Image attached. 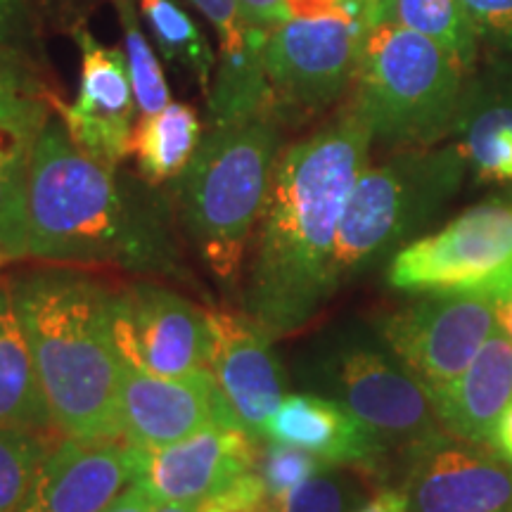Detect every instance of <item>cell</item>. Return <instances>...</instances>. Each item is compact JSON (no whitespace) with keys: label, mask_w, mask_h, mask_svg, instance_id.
Segmentation results:
<instances>
[{"label":"cell","mask_w":512,"mask_h":512,"mask_svg":"<svg viewBox=\"0 0 512 512\" xmlns=\"http://www.w3.org/2000/svg\"><path fill=\"white\" fill-rule=\"evenodd\" d=\"M373 133L349 102L280 152L245 285V311L275 337L316 316L332 290V259L349 195L370 164Z\"/></svg>","instance_id":"cell-1"},{"label":"cell","mask_w":512,"mask_h":512,"mask_svg":"<svg viewBox=\"0 0 512 512\" xmlns=\"http://www.w3.org/2000/svg\"><path fill=\"white\" fill-rule=\"evenodd\" d=\"M50 413L62 437H121V363L112 335V290L72 266L22 275L10 285Z\"/></svg>","instance_id":"cell-2"},{"label":"cell","mask_w":512,"mask_h":512,"mask_svg":"<svg viewBox=\"0 0 512 512\" xmlns=\"http://www.w3.org/2000/svg\"><path fill=\"white\" fill-rule=\"evenodd\" d=\"M27 190L31 259L72 268H171V247L155 211L128 200L117 169L81 152L57 114L31 147Z\"/></svg>","instance_id":"cell-3"},{"label":"cell","mask_w":512,"mask_h":512,"mask_svg":"<svg viewBox=\"0 0 512 512\" xmlns=\"http://www.w3.org/2000/svg\"><path fill=\"white\" fill-rule=\"evenodd\" d=\"M278 159L280 121L252 117L209 126L181 174L185 228L221 283L233 285L240 278Z\"/></svg>","instance_id":"cell-4"},{"label":"cell","mask_w":512,"mask_h":512,"mask_svg":"<svg viewBox=\"0 0 512 512\" xmlns=\"http://www.w3.org/2000/svg\"><path fill=\"white\" fill-rule=\"evenodd\" d=\"M467 76L427 36L380 19L363 38L351 102L380 145L432 147L451 136Z\"/></svg>","instance_id":"cell-5"},{"label":"cell","mask_w":512,"mask_h":512,"mask_svg":"<svg viewBox=\"0 0 512 512\" xmlns=\"http://www.w3.org/2000/svg\"><path fill=\"white\" fill-rule=\"evenodd\" d=\"M465 171L467 162L456 143L396 150L384 162L368 164L339 223L332 290L354 283L420 238L456 197Z\"/></svg>","instance_id":"cell-6"},{"label":"cell","mask_w":512,"mask_h":512,"mask_svg":"<svg viewBox=\"0 0 512 512\" xmlns=\"http://www.w3.org/2000/svg\"><path fill=\"white\" fill-rule=\"evenodd\" d=\"M299 375L311 392L349 408L389 451L403 453L441 430L430 392L382 337L363 328H339L313 342Z\"/></svg>","instance_id":"cell-7"},{"label":"cell","mask_w":512,"mask_h":512,"mask_svg":"<svg viewBox=\"0 0 512 512\" xmlns=\"http://www.w3.org/2000/svg\"><path fill=\"white\" fill-rule=\"evenodd\" d=\"M512 275V183L401 247L387 283L406 294H489Z\"/></svg>","instance_id":"cell-8"},{"label":"cell","mask_w":512,"mask_h":512,"mask_svg":"<svg viewBox=\"0 0 512 512\" xmlns=\"http://www.w3.org/2000/svg\"><path fill=\"white\" fill-rule=\"evenodd\" d=\"M370 24L368 0H347L332 15L290 17L271 31L264 60L278 121L325 112L354 86Z\"/></svg>","instance_id":"cell-9"},{"label":"cell","mask_w":512,"mask_h":512,"mask_svg":"<svg viewBox=\"0 0 512 512\" xmlns=\"http://www.w3.org/2000/svg\"><path fill=\"white\" fill-rule=\"evenodd\" d=\"M496 325L489 294H422L382 318L380 337L432 394L475 361Z\"/></svg>","instance_id":"cell-10"},{"label":"cell","mask_w":512,"mask_h":512,"mask_svg":"<svg viewBox=\"0 0 512 512\" xmlns=\"http://www.w3.org/2000/svg\"><path fill=\"white\" fill-rule=\"evenodd\" d=\"M112 335L121 363L176 377L209 368V313L157 283L112 290Z\"/></svg>","instance_id":"cell-11"},{"label":"cell","mask_w":512,"mask_h":512,"mask_svg":"<svg viewBox=\"0 0 512 512\" xmlns=\"http://www.w3.org/2000/svg\"><path fill=\"white\" fill-rule=\"evenodd\" d=\"M411 512H512V463L494 444L432 432L403 451Z\"/></svg>","instance_id":"cell-12"},{"label":"cell","mask_w":512,"mask_h":512,"mask_svg":"<svg viewBox=\"0 0 512 512\" xmlns=\"http://www.w3.org/2000/svg\"><path fill=\"white\" fill-rule=\"evenodd\" d=\"M221 427L242 430L214 370L162 377L124 366L121 377V437L140 448H159Z\"/></svg>","instance_id":"cell-13"},{"label":"cell","mask_w":512,"mask_h":512,"mask_svg":"<svg viewBox=\"0 0 512 512\" xmlns=\"http://www.w3.org/2000/svg\"><path fill=\"white\" fill-rule=\"evenodd\" d=\"M72 36L81 53L79 93L72 105L55 98L53 110L81 152L117 169L131 155L136 110L126 55L102 46L86 24L74 27Z\"/></svg>","instance_id":"cell-14"},{"label":"cell","mask_w":512,"mask_h":512,"mask_svg":"<svg viewBox=\"0 0 512 512\" xmlns=\"http://www.w3.org/2000/svg\"><path fill=\"white\" fill-rule=\"evenodd\" d=\"M145 470V448L126 439L60 437L17 512H100Z\"/></svg>","instance_id":"cell-15"},{"label":"cell","mask_w":512,"mask_h":512,"mask_svg":"<svg viewBox=\"0 0 512 512\" xmlns=\"http://www.w3.org/2000/svg\"><path fill=\"white\" fill-rule=\"evenodd\" d=\"M211 363L216 380L242 422L264 441L266 422L285 399V375L273 351V332L247 311H209Z\"/></svg>","instance_id":"cell-16"},{"label":"cell","mask_w":512,"mask_h":512,"mask_svg":"<svg viewBox=\"0 0 512 512\" xmlns=\"http://www.w3.org/2000/svg\"><path fill=\"white\" fill-rule=\"evenodd\" d=\"M259 453V441L245 430L211 427L176 444L145 448L140 482L157 501L202 503L226 489L235 477L254 470Z\"/></svg>","instance_id":"cell-17"},{"label":"cell","mask_w":512,"mask_h":512,"mask_svg":"<svg viewBox=\"0 0 512 512\" xmlns=\"http://www.w3.org/2000/svg\"><path fill=\"white\" fill-rule=\"evenodd\" d=\"M451 138L479 183H512V55L467 76Z\"/></svg>","instance_id":"cell-18"},{"label":"cell","mask_w":512,"mask_h":512,"mask_svg":"<svg viewBox=\"0 0 512 512\" xmlns=\"http://www.w3.org/2000/svg\"><path fill=\"white\" fill-rule=\"evenodd\" d=\"M264 439L306 448L332 467L380 472L389 448L349 408L316 392L287 394L268 418Z\"/></svg>","instance_id":"cell-19"},{"label":"cell","mask_w":512,"mask_h":512,"mask_svg":"<svg viewBox=\"0 0 512 512\" xmlns=\"http://www.w3.org/2000/svg\"><path fill=\"white\" fill-rule=\"evenodd\" d=\"M446 432L494 444V432L512 403V339L496 325L475 361L446 387L430 394Z\"/></svg>","instance_id":"cell-20"},{"label":"cell","mask_w":512,"mask_h":512,"mask_svg":"<svg viewBox=\"0 0 512 512\" xmlns=\"http://www.w3.org/2000/svg\"><path fill=\"white\" fill-rule=\"evenodd\" d=\"M266 41V34L245 29V43L240 48L221 50L207 91L209 126L275 117V100L264 60Z\"/></svg>","instance_id":"cell-21"},{"label":"cell","mask_w":512,"mask_h":512,"mask_svg":"<svg viewBox=\"0 0 512 512\" xmlns=\"http://www.w3.org/2000/svg\"><path fill=\"white\" fill-rule=\"evenodd\" d=\"M0 427L60 434L12 299L0 316Z\"/></svg>","instance_id":"cell-22"},{"label":"cell","mask_w":512,"mask_h":512,"mask_svg":"<svg viewBox=\"0 0 512 512\" xmlns=\"http://www.w3.org/2000/svg\"><path fill=\"white\" fill-rule=\"evenodd\" d=\"M202 136L200 114L185 102H169L164 110L140 117L131 136L140 176L150 185L181 178Z\"/></svg>","instance_id":"cell-23"},{"label":"cell","mask_w":512,"mask_h":512,"mask_svg":"<svg viewBox=\"0 0 512 512\" xmlns=\"http://www.w3.org/2000/svg\"><path fill=\"white\" fill-rule=\"evenodd\" d=\"M55 98L29 50L0 43V138L34 145L38 131L55 114Z\"/></svg>","instance_id":"cell-24"},{"label":"cell","mask_w":512,"mask_h":512,"mask_svg":"<svg viewBox=\"0 0 512 512\" xmlns=\"http://www.w3.org/2000/svg\"><path fill=\"white\" fill-rule=\"evenodd\" d=\"M384 17L427 36L456 57L467 74L475 72L482 46L463 0H384Z\"/></svg>","instance_id":"cell-25"},{"label":"cell","mask_w":512,"mask_h":512,"mask_svg":"<svg viewBox=\"0 0 512 512\" xmlns=\"http://www.w3.org/2000/svg\"><path fill=\"white\" fill-rule=\"evenodd\" d=\"M136 5L140 15L145 17L159 53L178 69L188 72L207 93L216 57L204 31L192 22L178 0H136Z\"/></svg>","instance_id":"cell-26"},{"label":"cell","mask_w":512,"mask_h":512,"mask_svg":"<svg viewBox=\"0 0 512 512\" xmlns=\"http://www.w3.org/2000/svg\"><path fill=\"white\" fill-rule=\"evenodd\" d=\"M34 145L0 138V254L29 256V155Z\"/></svg>","instance_id":"cell-27"},{"label":"cell","mask_w":512,"mask_h":512,"mask_svg":"<svg viewBox=\"0 0 512 512\" xmlns=\"http://www.w3.org/2000/svg\"><path fill=\"white\" fill-rule=\"evenodd\" d=\"M117 10L121 36H124V55L131 74L133 95L140 117L164 110L171 102L169 83H166L164 69L157 60L155 48L147 41L145 29L140 27V12L136 0H112Z\"/></svg>","instance_id":"cell-28"},{"label":"cell","mask_w":512,"mask_h":512,"mask_svg":"<svg viewBox=\"0 0 512 512\" xmlns=\"http://www.w3.org/2000/svg\"><path fill=\"white\" fill-rule=\"evenodd\" d=\"M62 434L0 427V512H17Z\"/></svg>","instance_id":"cell-29"},{"label":"cell","mask_w":512,"mask_h":512,"mask_svg":"<svg viewBox=\"0 0 512 512\" xmlns=\"http://www.w3.org/2000/svg\"><path fill=\"white\" fill-rule=\"evenodd\" d=\"M330 467L332 465L325 463L323 458L313 456L306 448L280 444V441H268V446L259 453V460H256V472L264 479L273 501H280L292 489H297L299 484L309 482L311 477L330 470Z\"/></svg>","instance_id":"cell-30"},{"label":"cell","mask_w":512,"mask_h":512,"mask_svg":"<svg viewBox=\"0 0 512 512\" xmlns=\"http://www.w3.org/2000/svg\"><path fill=\"white\" fill-rule=\"evenodd\" d=\"M351 486L347 479L332 475L330 470L299 484L285 498H280L283 512H349Z\"/></svg>","instance_id":"cell-31"},{"label":"cell","mask_w":512,"mask_h":512,"mask_svg":"<svg viewBox=\"0 0 512 512\" xmlns=\"http://www.w3.org/2000/svg\"><path fill=\"white\" fill-rule=\"evenodd\" d=\"M479 46L512 55V0H463Z\"/></svg>","instance_id":"cell-32"},{"label":"cell","mask_w":512,"mask_h":512,"mask_svg":"<svg viewBox=\"0 0 512 512\" xmlns=\"http://www.w3.org/2000/svg\"><path fill=\"white\" fill-rule=\"evenodd\" d=\"M197 12L216 29L221 50H235L245 43V24H242L238 0H188Z\"/></svg>","instance_id":"cell-33"},{"label":"cell","mask_w":512,"mask_h":512,"mask_svg":"<svg viewBox=\"0 0 512 512\" xmlns=\"http://www.w3.org/2000/svg\"><path fill=\"white\" fill-rule=\"evenodd\" d=\"M34 0H0V43L29 50L34 43Z\"/></svg>","instance_id":"cell-34"},{"label":"cell","mask_w":512,"mask_h":512,"mask_svg":"<svg viewBox=\"0 0 512 512\" xmlns=\"http://www.w3.org/2000/svg\"><path fill=\"white\" fill-rule=\"evenodd\" d=\"M238 8L245 29L266 36H271L273 29L290 19L285 0H238Z\"/></svg>","instance_id":"cell-35"},{"label":"cell","mask_w":512,"mask_h":512,"mask_svg":"<svg viewBox=\"0 0 512 512\" xmlns=\"http://www.w3.org/2000/svg\"><path fill=\"white\" fill-rule=\"evenodd\" d=\"M157 498L143 482H133L100 512H155Z\"/></svg>","instance_id":"cell-36"},{"label":"cell","mask_w":512,"mask_h":512,"mask_svg":"<svg viewBox=\"0 0 512 512\" xmlns=\"http://www.w3.org/2000/svg\"><path fill=\"white\" fill-rule=\"evenodd\" d=\"M36 3V0H34ZM38 3L46 8L50 15H53L57 22H62L64 27L72 31L74 27H79L83 24V17H86V12L93 8L98 0H38Z\"/></svg>","instance_id":"cell-37"},{"label":"cell","mask_w":512,"mask_h":512,"mask_svg":"<svg viewBox=\"0 0 512 512\" xmlns=\"http://www.w3.org/2000/svg\"><path fill=\"white\" fill-rule=\"evenodd\" d=\"M351 512H411V503H408V494L403 489H382L361 508Z\"/></svg>","instance_id":"cell-38"},{"label":"cell","mask_w":512,"mask_h":512,"mask_svg":"<svg viewBox=\"0 0 512 512\" xmlns=\"http://www.w3.org/2000/svg\"><path fill=\"white\" fill-rule=\"evenodd\" d=\"M344 3H347V0H285L287 12H290L292 19L332 15V12L342 10Z\"/></svg>","instance_id":"cell-39"},{"label":"cell","mask_w":512,"mask_h":512,"mask_svg":"<svg viewBox=\"0 0 512 512\" xmlns=\"http://www.w3.org/2000/svg\"><path fill=\"white\" fill-rule=\"evenodd\" d=\"M494 302H496L498 325H501L512 339V275L501 287H498L494 294Z\"/></svg>","instance_id":"cell-40"},{"label":"cell","mask_w":512,"mask_h":512,"mask_svg":"<svg viewBox=\"0 0 512 512\" xmlns=\"http://www.w3.org/2000/svg\"><path fill=\"white\" fill-rule=\"evenodd\" d=\"M494 446L512 463V403L505 408L501 420H498L494 432Z\"/></svg>","instance_id":"cell-41"},{"label":"cell","mask_w":512,"mask_h":512,"mask_svg":"<svg viewBox=\"0 0 512 512\" xmlns=\"http://www.w3.org/2000/svg\"><path fill=\"white\" fill-rule=\"evenodd\" d=\"M155 512H204L200 503H171V501H157Z\"/></svg>","instance_id":"cell-42"},{"label":"cell","mask_w":512,"mask_h":512,"mask_svg":"<svg viewBox=\"0 0 512 512\" xmlns=\"http://www.w3.org/2000/svg\"><path fill=\"white\" fill-rule=\"evenodd\" d=\"M10 304V285H5L3 280H0V316H3L5 306Z\"/></svg>","instance_id":"cell-43"},{"label":"cell","mask_w":512,"mask_h":512,"mask_svg":"<svg viewBox=\"0 0 512 512\" xmlns=\"http://www.w3.org/2000/svg\"><path fill=\"white\" fill-rule=\"evenodd\" d=\"M254 512H283V510H280L278 501H268L266 505H261V508L254 510Z\"/></svg>","instance_id":"cell-44"},{"label":"cell","mask_w":512,"mask_h":512,"mask_svg":"<svg viewBox=\"0 0 512 512\" xmlns=\"http://www.w3.org/2000/svg\"><path fill=\"white\" fill-rule=\"evenodd\" d=\"M3 264H8V259H5L3 254H0V266H3Z\"/></svg>","instance_id":"cell-45"}]
</instances>
